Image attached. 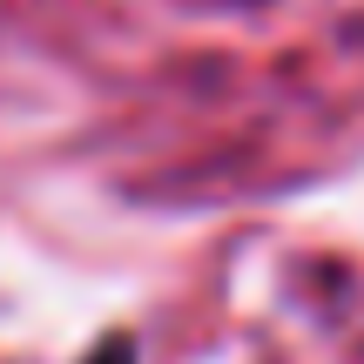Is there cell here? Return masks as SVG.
Returning <instances> with one entry per match:
<instances>
[{"instance_id":"1","label":"cell","mask_w":364,"mask_h":364,"mask_svg":"<svg viewBox=\"0 0 364 364\" xmlns=\"http://www.w3.org/2000/svg\"><path fill=\"white\" fill-rule=\"evenodd\" d=\"M81 364H135V344H129V338H102Z\"/></svg>"}]
</instances>
